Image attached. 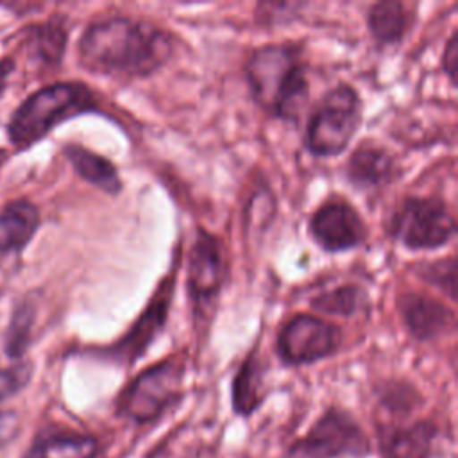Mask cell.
<instances>
[{"label": "cell", "mask_w": 458, "mask_h": 458, "mask_svg": "<svg viewBox=\"0 0 458 458\" xmlns=\"http://www.w3.org/2000/svg\"><path fill=\"white\" fill-rule=\"evenodd\" d=\"M84 68L116 77H145L172 55V36L147 21L113 16L86 29L79 41Z\"/></svg>", "instance_id": "cell-1"}, {"label": "cell", "mask_w": 458, "mask_h": 458, "mask_svg": "<svg viewBox=\"0 0 458 458\" xmlns=\"http://www.w3.org/2000/svg\"><path fill=\"white\" fill-rule=\"evenodd\" d=\"M254 100L272 116L295 118L308 100L306 70L295 45H267L245 64Z\"/></svg>", "instance_id": "cell-2"}, {"label": "cell", "mask_w": 458, "mask_h": 458, "mask_svg": "<svg viewBox=\"0 0 458 458\" xmlns=\"http://www.w3.org/2000/svg\"><path fill=\"white\" fill-rule=\"evenodd\" d=\"M98 111L93 91L82 82H55L34 91L13 113L7 134L16 148H27L59 123Z\"/></svg>", "instance_id": "cell-3"}, {"label": "cell", "mask_w": 458, "mask_h": 458, "mask_svg": "<svg viewBox=\"0 0 458 458\" xmlns=\"http://www.w3.org/2000/svg\"><path fill=\"white\" fill-rule=\"evenodd\" d=\"M182 376L184 365L175 358L145 369L116 397V415L136 426L157 422L182 399Z\"/></svg>", "instance_id": "cell-4"}, {"label": "cell", "mask_w": 458, "mask_h": 458, "mask_svg": "<svg viewBox=\"0 0 458 458\" xmlns=\"http://www.w3.org/2000/svg\"><path fill=\"white\" fill-rule=\"evenodd\" d=\"M361 122V102L358 93L340 84L315 107L306 131V147L317 157L338 156L352 140Z\"/></svg>", "instance_id": "cell-5"}, {"label": "cell", "mask_w": 458, "mask_h": 458, "mask_svg": "<svg viewBox=\"0 0 458 458\" xmlns=\"http://www.w3.org/2000/svg\"><path fill=\"white\" fill-rule=\"evenodd\" d=\"M370 453L372 444L358 420L345 410L327 408L284 458H367Z\"/></svg>", "instance_id": "cell-6"}, {"label": "cell", "mask_w": 458, "mask_h": 458, "mask_svg": "<svg viewBox=\"0 0 458 458\" xmlns=\"http://www.w3.org/2000/svg\"><path fill=\"white\" fill-rule=\"evenodd\" d=\"M454 231L453 215L437 199H404L388 220L390 236L411 250L438 249L454 236Z\"/></svg>", "instance_id": "cell-7"}, {"label": "cell", "mask_w": 458, "mask_h": 458, "mask_svg": "<svg viewBox=\"0 0 458 458\" xmlns=\"http://www.w3.org/2000/svg\"><path fill=\"white\" fill-rule=\"evenodd\" d=\"M340 342L342 333L335 324L313 315H295L279 331L276 351L283 363L297 367L335 354Z\"/></svg>", "instance_id": "cell-8"}, {"label": "cell", "mask_w": 458, "mask_h": 458, "mask_svg": "<svg viewBox=\"0 0 458 458\" xmlns=\"http://www.w3.org/2000/svg\"><path fill=\"white\" fill-rule=\"evenodd\" d=\"M174 283H175V274L163 279L154 297L147 304L145 311L138 317V320L132 324L127 335L120 338L114 345L102 349V356L106 360H111L123 367H131L141 358V354H145L148 345L154 342V338L165 326L168 308H170V299L174 293Z\"/></svg>", "instance_id": "cell-9"}, {"label": "cell", "mask_w": 458, "mask_h": 458, "mask_svg": "<svg viewBox=\"0 0 458 458\" xmlns=\"http://www.w3.org/2000/svg\"><path fill=\"white\" fill-rule=\"evenodd\" d=\"M225 263L220 242L204 229L197 231L188 258V288L193 304L204 310L224 284Z\"/></svg>", "instance_id": "cell-10"}, {"label": "cell", "mask_w": 458, "mask_h": 458, "mask_svg": "<svg viewBox=\"0 0 458 458\" xmlns=\"http://www.w3.org/2000/svg\"><path fill=\"white\" fill-rule=\"evenodd\" d=\"M310 233L327 252L351 250L367 238V227L360 213L342 200L322 204L310 220Z\"/></svg>", "instance_id": "cell-11"}, {"label": "cell", "mask_w": 458, "mask_h": 458, "mask_svg": "<svg viewBox=\"0 0 458 458\" xmlns=\"http://www.w3.org/2000/svg\"><path fill=\"white\" fill-rule=\"evenodd\" d=\"M438 428L429 420L383 424L377 428L381 458H431Z\"/></svg>", "instance_id": "cell-12"}, {"label": "cell", "mask_w": 458, "mask_h": 458, "mask_svg": "<svg viewBox=\"0 0 458 458\" xmlns=\"http://www.w3.org/2000/svg\"><path fill=\"white\" fill-rule=\"evenodd\" d=\"M401 313L406 327L417 340H433L454 326L451 310L420 293L404 295L401 299Z\"/></svg>", "instance_id": "cell-13"}, {"label": "cell", "mask_w": 458, "mask_h": 458, "mask_svg": "<svg viewBox=\"0 0 458 458\" xmlns=\"http://www.w3.org/2000/svg\"><path fill=\"white\" fill-rule=\"evenodd\" d=\"M265 365L258 349L250 351L236 370L231 385V406L240 417H250L265 401Z\"/></svg>", "instance_id": "cell-14"}, {"label": "cell", "mask_w": 458, "mask_h": 458, "mask_svg": "<svg viewBox=\"0 0 458 458\" xmlns=\"http://www.w3.org/2000/svg\"><path fill=\"white\" fill-rule=\"evenodd\" d=\"M394 157L374 145L358 147L347 163V179L356 188H377L388 184L395 177Z\"/></svg>", "instance_id": "cell-15"}, {"label": "cell", "mask_w": 458, "mask_h": 458, "mask_svg": "<svg viewBox=\"0 0 458 458\" xmlns=\"http://www.w3.org/2000/svg\"><path fill=\"white\" fill-rule=\"evenodd\" d=\"M39 211L29 200H13L0 211V252L21 250L36 234Z\"/></svg>", "instance_id": "cell-16"}, {"label": "cell", "mask_w": 458, "mask_h": 458, "mask_svg": "<svg viewBox=\"0 0 458 458\" xmlns=\"http://www.w3.org/2000/svg\"><path fill=\"white\" fill-rule=\"evenodd\" d=\"M64 156L68 157L75 172L88 182L98 186L100 190L111 195L122 190V181L116 172V166L104 156H98L75 143L64 147Z\"/></svg>", "instance_id": "cell-17"}, {"label": "cell", "mask_w": 458, "mask_h": 458, "mask_svg": "<svg viewBox=\"0 0 458 458\" xmlns=\"http://www.w3.org/2000/svg\"><path fill=\"white\" fill-rule=\"evenodd\" d=\"M411 23V14L397 0L377 2L369 9L367 25L377 43H397L406 34Z\"/></svg>", "instance_id": "cell-18"}, {"label": "cell", "mask_w": 458, "mask_h": 458, "mask_svg": "<svg viewBox=\"0 0 458 458\" xmlns=\"http://www.w3.org/2000/svg\"><path fill=\"white\" fill-rule=\"evenodd\" d=\"M100 444L93 435L57 433L41 438L25 458H97Z\"/></svg>", "instance_id": "cell-19"}, {"label": "cell", "mask_w": 458, "mask_h": 458, "mask_svg": "<svg viewBox=\"0 0 458 458\" xmlns=\"http://www.w3.org/2000/svg\"><path fill=\"white\" fill-rule=\"evenodd\" d=\"M68 32L63 25L47 21L32 27L27 36V45L30 48L32 57L38 61L54 66L59 64L66 48Z\"/></svg>", "instance_id": "cell-20"}, {"label": "cell", "mask_w": 458, "mask_h": 458, "mask_svg": "<svg viewBox=\"0 0 458 458\" xmlns=\"http://www.w3.org/2000/svg\"><path fill=\"white\" fill-rule=\"evenodd\" d=\"M363 301H365L363 292L354 284H347V286H338L335 290L324 292L322 295L311 301V306L320 313L351 317L360 310Z\"/></svg>", "instance_id": "cell-21"}, {"label": "cell", "mask_w": 458, "mask_h": 458, "mask_svg": "<svg viewBox=\"0 0 458 458\" xmlns=\"http://www.w3.org/2000/svg\"><path fill=\"white\" fill-rule=\"evenodd\" d=\"M32 322H34V308L29 302L20 304L13 313V318L7 329V338H5V351L11 358L18 360L27 351Z\"/></svg>", "instance_id": "cell-22"}, {"label": "cell", "mask_w": 458, "mask_h": 458, "mask_svg": "<svg viewBox=\"0 0 458 458\" xmlns=\"http://www.w3.org/2000/svg\"><path fill=\"white\" fill-rule=\"evenodd\" d=\"M454 259L449 258V259H444V261H437V263H431V265H424L422 270H419V276L431 283V284H437L440 290H445L449 293L451 299H454L456 295V274H454Z\"/></svg>", "instance_id": "cell-23"}, {"label": "cell", "mask_w": 458, "mask_h": 458, "mask_svg": "<svg viewBox=\"0 0 458 458\" xmlns=\"http://www.w3.org/2000/svg\"><path fill=\"white\" fill-rule=\"evenodd\" d=\"M29 365H18L14 369L0 370V403L20 390L29 379Z\"/></svg>", "instance_id": "cell-24"}, {"label": "cell", "mask_w": 458, "mask_h": 458, "mask_svg": "<svg viewBox=\"0 0 458 458\" xmlns=\"http://www.w3.org/2000/svg\"><path fill=\"white\" fill-rule=\"evenodd\" d=\"M444 70L449 75L451 82H456V68H458V36L456 32L449 38L445 50H444V59H442Z\"/></svg>", "instance_id": "cell-25"}, {"label": "cell", "mask_w": 458, "mask_h": 458, "mask_svg": "<svg viewBox=\"0 0 458 458\" xmlns=\"http://www.w3.org/2000/svg\"><path fill=\"white\" fill-rule=\"evenodd\" d=\"M14 63L11 59H0V95L7 86V77L11 75Z\"/></svg>", "instance_id": "cell-26"}, {"label": "cell", "mask_w": 458, "mask_h": 458, "mask_svg": "<svg viewBox=\"0 0 458 458\" xmlns=\"http://www.w3.org/2000/svg\"><path fill=\"white\" fill-rule=\"evenodd\" d=\"M5 161V152L4 150H0V166H2V163Z\"/></svg>", "instance_id": "cell-27"}]
</instances>
